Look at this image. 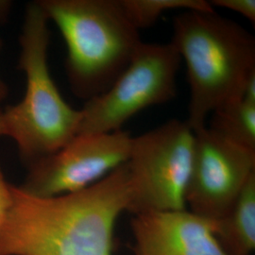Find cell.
Returning <instances> with one entry per match:
<instances>
[{
  "label": "cell",
  "mask_w": 255,
  "mask_h": 255,
  "mask_svg": "<svg viewBox=\"0 0 255 255\" xmlns=\"http://www.w3.org/2000/svg\"><path fill=\"white\" fill-rule=\"evenodd\" d=\"M131 194L127 163L82 191L52 198L12 185L0 255H113L116 225Z\"/></svg>",
  "instance_id": "1"
},
{
  "label": "cell",
  "mask_w": 255,
  "mask_h": 255,
  "mask_svg": "<svg viewBox=\"0 0 255 255\" xmlns=\"http://www.w3.org/2000/svg\"><path fill=\"white\" fill-rule=\"evenodd\" d=\"M170 43L186 65V121L198 130L214 111L242 100L247 81L255 72V38L215 10H185L173 19Z\"/></svg>",
  "instance_id": "2"
},
{
  "label": "cell",
  "mask_w": 255,
  "mask_h": 255,
  "mask_svg": "<svg viewBox=\"0 0 255 255\" xmlns=\"http://www.w3.org/2000/svg\"><path fill=\"white\" fill-rule=\"evenodd\" d=\"M67 48L66 75L74 95L90 101L107 91L143 41L119 0H41Z\"/></svg>",
  "instance_id": "3"
},
{
  "label": "cell",
  "mask_w": 255,
  "mask_h": 255,
  "mask_svg": "<svg viewBox=\"0 0 255 255\" xmlns=\"http://www.w3.org/2000/svg\"><path fill=\"white\" fill-rule=\"evenodd\" d=\"M48 21L38 1L27 5L19 59V68L27 78L26 94L18 104L3 111L6 135L15 141L28 166L72 140L82 119L81 110L64 101L51 78Z\"/></svg>",
  "instance_id": "4"
},
{
  "label": "cell",
  "mask_w": 255,
  "mask_h": 255,
  "mask_svg": "<svg viewBox=\"0 0 255 255\" xmlns=\"http://www.w3.org/2000/svg\"><path fill=\"white\" fill-rule=\"evenodd\" d=\"M194 142L195 131L179 119L132 137L127 161L132 191L128 212L187 209Z\"/></svg>",
  "instance_id": "5"
},
{
  "label": "cell",
  "mask_w": 255,
  "mask_h": 255,
  "mask_svg": "<svg viewBox=\"0 0 255 255\" xmlns=\"http://www.w3.org/2000/svg\"><path fill=\"white\" fill-rule=\"evenodd\" d=\"M182 59L171 43H145L125 71L101 96L85 101L78 134L121 130L139 112L172 101Z\"/></svg>",
  "instance_id": "6"
},
{
  "label": "cell",
  "mask_w": 255,
  "mask_h": 255,
  "mask_svg": "<svg viewBox=\"0 0 255 255\" xmlns=\"http://www.w3.org/2000/svg\"><path fill=\"white\" fill-rule=\"evenodd\" d=\"M132 137L123 129L77 134L54 153L30 164L18 187L39 198L82 191L127 163Z\"/></svg>",
  "instance_id": "7"
},
{
  "label": "cell",
  "mask_w": 255,
  "mask_h": 255,
  "mask_svg": "<svg viewBox=\"0 0 255 255\" xmlns=\"http://www.w3.org/2000/svg\"><path fill=\"white\" fill-rule=\"evenodd\" d=\"M195 131L186 208L219 220L255 174V151L237 146L205 126Z\"/></svg>",
  "instance_id": "8"
},
{
  "label": "cell",
  "mask_w": 255,
  "mask_h": 255,
  "mask_svg": "<svg viewBox=\"0 0 255 255\" xmlns=\"http://www.w3.org/2000/svg\"><path fill=\"white\" fill-rule=\"evenodd\" d=\"M130 229L133 255H230L219 242L217 220L189 210L136 213Z\"/></svg>",
  "instance_id": "9"
},
{
  "label": "cell",
  "mask_w": 255,
  "mask_h": 255,
  "mask_svg": "<svg viewBox=\"0 0 255 255\" xmlns=\"http://www.w3.org/2000/svg\"><path fill=\"white\" fill-rule=\"evenodd\" d=\"M219 242L230 255H252L255 250V174L228 213L217 220Z\"/></svg>",
  "instance_id": "10"
},
{
  "label": "cell",
  "mask_w": 255,
  "mask_h": 255,
  "mask_svg": "<svg viewBox=\"0 0 255 255\" xmlns=\"http://www.w3.org/2000/svg\"><path fill=\"white\" fill-rule=\"evenodd\" d=\"M211 116L208 128L237 146L255 151V103L234 101Z\"/></svg>",
  "instance_id": "11"
},
{
  "label": "cell",
  "mask_w": 255,
  "mask_h": 255,
  "mask_svg": "<svg viewBox=\"0 0 255 255\" xmlns=\"http://www.w3.org/2000/svg\"><path fill=\"white\" fill-rule=\"evenodd\" d=\"M131 24L140 31L152 27L169 10L214 11L210 1L205 0H119Z\"/></svg>",
  "instance_id": "12"
},
{
  "label": "cell",
  "mask_w": 255,
  "mask_h": 255,
  "mask_svg": "<svg viewBox=\"0 0 255 255\" xmlns=\"http://www.w3.org/2000/svg\"><path fill=\"white\" fill-rule=\"evenodd\" d=\"M210 3L214 9L218 7L233 10L255 24V0H213Z\"/></svg>",
  "instance_id": "13"
},
{
  "label": "cell",
  "mask_w": 255,
  "mask_h": 255,
  "mask_svg": "<svg viewBox=\"0 0 255 255\" xmlns=\"http://www.w3.org/2000/svg\"><path fill=\"white\" fill-rule=\"evenodd\" d=\"M12 205V185L5 181L0 169V232L4 227Z\"/></svg>",
  "instance_id": "14"
},
{
  "label": "cell",
  "mask_w": 255,
  "mask_h": 255,
  "mask_svg": "<svg viewBox=\"0 0 255 255\" xmlns=\"http://www.w3.org/2000/svg\"><path fill=\"white\" fill-rule=\"evenodd\" d=\"M9 2L6 1H0V21L2 19H5L8 15V12L9 10Z\"/></svg>",
  "instance_id": "15"
},
{
  "label": "cell",
  "mask_w": 255,
  "mask_h": 255,
  "mask_svg": "<svg viewBox=\"0 0 255 255\" xmlns=\"http://www.w3.org/2000/svg\"><path fill=\"white\" fill-rule=\"evenodd\" d=\"M0 48H1V40H0ZM7 94H8V88L6 84L0 79V101H3L7 97Z\"/></svg>",
  "instance_id": "16"
},
{
  "label": "cell",
  "mask_w": 255,
  "mask_h": 255,
  "mask_svg": "<svg viewBox=\"0 0 255 255\" xmlns=\"http://www.w3.org/2000/svg\"><path fill=\"white\" fill-rule=\"evenodd\" d=\"M1 135H6V128L4 125V120H3V111L0 110V136Z\"/></svg>",
  "instance_id": "17"
}]
</instances>
